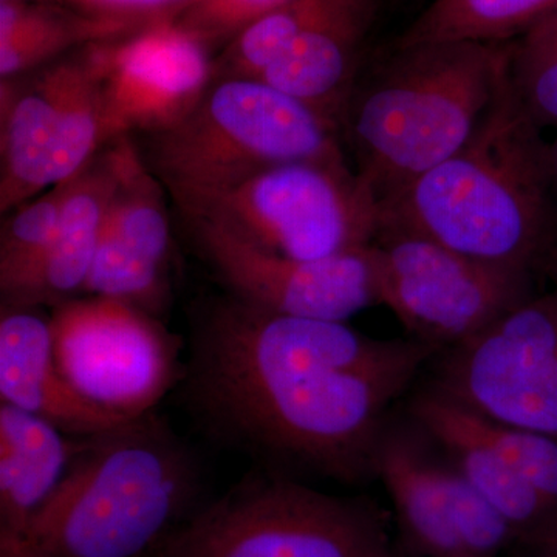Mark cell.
Instances as JSON below:
<instances>
[{"mask_svg": "<svg viewBox=\"0 0 557 557\" xmlns=\"http://www.w3.org/2000/svg\"><path fill=\"white\" fill-rule=\"evenodd\" d=\"M438 354L226 293L190 314L175 397L205 438L262 471L358 485L375 479L388 409Z\"/></svg>", "mask_w": 557, "mask_h": 557, "instance_id": "cell-1", "label": "cell"}, {"mask_svg": "<svg viewBox=\"0 0 557 557\" xmlns=\"http://www.w3.org/2000/svg\"><path fill=\"white\" fill-rule=\"evenodd\" d=\"M507 78L467 145L380 207V228L420 234L531 274L553 242L549 145Z\"/></svg>", "mask_w": 557, "mask_h": 557, "instance_id": "cell-2", "label": "cell"}, {"mask_svg": "<svg viewBox=\"0 0 557 557\" xmlns=\"http://www.w3.org/2000/svg\"><path fill=\"white\" fill-rule=\"evenodd\" d=\"M203 490L200 457L152 410L84 438L54 496L0 557H153Z\"/></svg>", "mask_w": 557, "mask_h": 557, "instance_id": "cell-3", "label": "cell"}, {"mask_svg": "<svg viewBox=\"0 0 557 557\" xmlns=\"http://www.w3.org/2000/svg\"><path fill=\"white\" fill-rule=\"evenodd\" d=\"M509 53L508 42L395 47L351 97L357 175L379 207L467 145L507 78Z\"/></svg>", "mask_w": 557, "mask_h": 557, "instance_id": "cell-4", "label": "cell"}, {"mask_svg": "<svg viewBox=\"0 0 557 557\" xmlns=\"http://www.w3.org/2000/svg\"><path fill=\"white\" fill-rule=\"evenodd\" d=\"M333 121L259 79L211 84L185 119L152 132L150 170L175 201L299 161H346Z\"/></svg>", "mask_w": 557, "mask_h": 557, "instance_id": "cell-5", "label": "cell"}, {"mask_svg": "<svg viewBox=\"0 0 557 557\" xmlns=\"http://www.w3.org/2000/svg\"><path fill=\"white\" fill-rule=\"evenodd\" d=\"M163 557H398L375 502L322 493L258 469L203 502L161 545Z\"/></svg>", "mask_w": 557, "mask_h": 557, "instance_id": "cell-6", "label": "cell"}, {"mask_svg": "<svg viewBox=\"0 0 557 557\" xmlns=\"http://www.w3.org/2000/svg\"><path fill=\"white\" fill-rule=\"evenodd\" d=\"M182 212L218 220L240 239L289 259H324L373 244L375 197L346 161L277 164L194 199Z\"/></svg>", "mask_w": 557, "mask_h": 557, "instance_id": "cell-7", "label": "cell"}, {"mask_svg": "<svg viewBox=\"0 0 557 557\" xmlns=\"http://www.w3.org/2000/svg\"><path fill=\"white\" fill-rule=\"evenodd\" d=\"M50 324L61 375L90 405L121 420L152 412L182 380V338L132 304L69 299L53 307Z\"/></svg>", "mask_w": 557, "mask_h": 557, "instance_id": "cell-8", "label": "cell"}, {"mask_svg": "<svg viewBox=\"0 0 557 557\" xmlns=\"http://www.w3.org/2000/svg\"><path fill=\"white\" fill-rule=\"evenodd\" d=\"M380 304L409 338L456 347L531 296V274L482 262L438 242L384 226L372 244Z\"/></svg>", "mask_w": 557, "mask_h": 557, "instance_id": "cell-9", "label": "cell"}, {"mask_svg": "<svg viewBox=\"0 0 557 557\" xmlns=\"http://www.w3.org/2000/svg\"><path fill=\"white\" fill-rule=\"evenodd\" d=\"M431 386L479 416L557 438V285L440 351Z\"/></svg>", "mask_w": 557, "mask_h": 557, "instance_id": "cell-10", "label": "cell"}, {"mask_svg": "<svg viewBox=\"0 0 557 557\" xmlns=\"http://www.w3.org/2000/svg\"><path fill=\"white\" fill-rule=\"evenodd\" d=\"M108 139L95 60L2 86V212L78 175Z\"/></svg>", "mask_w": 557, "mask_h": 557, "instance_id": "cell-11", "label": "cell"}, {"mask_svg": "<svg viewBox=\"0 0 557 557\" xmlns=\"http://www.w3.org/2000/svg\"><path fill=\"white\" fill-rule=\"evenodd\" d=\"M185 214L194 248L226 293L288 317L346 322L380 304L372 245L324 259L263 251L218 220Z\"/></svg>", "mask_w": 557, "mask_h": 557, "instance_id": "cell-12", "label": "cell"}, {"mask_svg": "<svg viewBox=\"0 0 557 557\" xmlns=\"http://www.w3.org/2000/svg\"><path fill=\"white\" fill-rule=\"evenodd\" d=\"M104 108L106 134L159 132L196 108L211 86V65L189 33L157 28L109 57L95 60Z\"/></svg>", "mask_w": 557, "mask_h": 557, "instance_id": "cell-13", "label": "cell"}, {"mask_svg": "<svg viewBox=\"0 0 557 557\" xmlns=\"http://www.w3.org/2000/svg\"><path fill=\"white\" fill-rule=\"evenodd\" d=\"M171 230L156 183L127 145L83 293L157 314L168 300Z\"/></svg>", "mask_w": 557, "mask_h": 557, "instance_id": "cell-14", "label": "cell"}, {"mask_svg": "<svg viewBox=\"0 0 557 557\" xmlns=\"http://www.w3.org/2000/svg\"><path fill=\"white\" fill-rule=\"evenodd\" d=\"M428 435L386 423L375 454V479L386 487L403 537L423 557H469L458 531L463 475L429 448Z\"/></svg>", "mask_w": 557, "mask_h": 557, "instance_id": "cell-15", "label": "cell"}, {"mask_svg": "<svg viewBox=\"0 0 557 557\" xmlns=\"http://www.w3.org/2000/svg\"><path fill=\"white\" fill-rule=\"evenodd\" d=\"M0 403L42 418L73 437L126 423L90 405L64 380L54 359L50 318L36 307H2Z\"/></svg>", "mask_w": 557, "mask_h": 557, "instance_id": "cell-16", "label": "cell"}, {"mask_svg": "<svg viewBox=\"0 0 557 557\" xmlns=\"http://www.w3.org/2000/svg\"><path fill=\"white\" fill-rule=\"evenodd\" d=\"M127 143L120 139L104 159L90 161L70 178L53 244L27 276L0 293L2 307H57L83 292L106 212L119 188Z\"/></svg>", "mask_w": 557, "mask_h": 557, "instance_id": "cell-17", "label": "cell"}, {"mask_svg": "<svg viewBox=\"0 0 557 557\" xmlns=\"http://www.w3.org/2000/svg\"><path fill=\"white\" fill-rule=\"evenodd\" d=\"M408 409L410 421L442 448L480 496L507 519L519 542L527 544L555 520V511L541 494L512 471L483 437L472 410L431 386L416 392Z\"/></svg>", "mask_w": 557, "mask_h": 557, "instance_id": "cell-18", "label": "cell"}, {"mask_svg": "<svg viewBox=\"0 0 557 557\" xmlns=\"http://www.w3.org/2000/svg\"><path fill=\"white\" fill-rule=\"evenodd\" d=\"M84 438L0 403V548L20 541L49 504Z\"/></svg>", "mask_w": 557, "mask_h": 557, "instance_id": "cell-19", "label": "cell"}, {"mask_svg": "<svg viewBox=\"0 0 557 557\" xmlns=\"http://www.w3.org/2000/svg\"><path fill=\"white\" fill-rule=\"evenodd\" d=\"M369 0H359L302 33L259 81L310 106L339 126L354 95L355 60L369 17Z\"/></svg>", "mask_w": 557, "mask_h": 557, "instance_id": "cell-20", "label": "cell"}, {"mask_svg": "<svg viewBox=\"0 0 557 557\" xmlns=\"http://www.w3.org/2000/svg\"><path fill=\"white\" fill-rule=\"evenodd\" d=\"M557 9V0H432L395 47L432 42L504 44Z\"/></svg>", "mask_w": 557, "mask_h": 557, "instance_id": "cell-21", "label": "cell"}, {"mask_svg": "<svg viewBox=\"0 0 557 557\" xmlns=\"http://www.w3.org/2000/svg\"><path fill=\"white\" fill-rule=\"evenodd\" d=\"M508 83L539 129L557 127V9L511 44Z\"/></svg>", "mask_w": 557, "mask_h": 557, "instance_id": "cell-22", "label": "cell"}, {"mask_svg": "<svg viewBox=\"0 0 557 557\" xmlns=\"http://www.w3.org/2000/svg\"><path fill=\"white\" fill-rule=\"evenodd\" d=\"M357 2L359 0H295L259 17L245 28L234 69L226 78H258L298 36Z\"/></svg>", "mask_w": 557, "mask_h": 557, "instance_id": "cell-23", "label": "cell"}, {"mask_svg": "<svg viewBox=\"0 0 557 557\" xmlns=\"http://www.w3.org/2000/svg\"><path fill=\"white\" fill-rule=\"evenodd\" d=\"M69 182L53 186L42 197L22 205L5 220L0 233V293L16 285L49 251L58 226Z\"/></svg>", "mask_w": 557, "mask_h": 557, "instance_id": "cell-24", "label": "cell"}, {"mask_svg": "<svg viewBox=\"0 0 557 557\" xmlns=\"http://www.w3.org/2000/svg\"><path fill=\"white\" fill-rule=\"evenodd\" d=\"M474 416L483 437L512 471L541 494L557 518V438L530 429L498 423L478 412Z\"/></svg>", "mask_w": 557, "mask_h": 557, "instance_id": "cell-25", "label": "cell"}, {"mask_svg": "<svg viewBox=\"0 0 557 557\" xmlns=\"http://www.w3.org/2000/svg\"><path fill=\"white\" fill-rule=\"evenodd\" d=\"M295 0H211L209 11L218 20L236 22L251 20L249 24L265 16L271 11L282 9Z\"/></svg>", "mask_w": 557, "mask_h": 557, "instance_id": "cell-26", "label": "cell"}, {"mask_svg": "<svg viewBox=\"0 0 557 557\" xmlns=\"http://www.w3.org/2000/svg\"><path fill=\"white\" fill-rule=\"evenodd\" d=\"M528 547L544 555L557 556V518L544 531L527 542Z\"/></svg>", "mask_w": 557, "mask_h": 557, "instance_id": "cell-27", "label": "cell"}, {"mask_svg": "<svg viewBox=\"0 0 557 557\" xmlns=\"http://www.w3.org/2000/svg\"><path fill=\"white\" fill-rule=\"evenodd\" d=\"M101 3H108L113 7H124V9H152V7L168 5L175 0H98Z\"/></svg>", "mask_w": 557, "mask_h": 557, "instance_id": "cell-28", "label": "cell"}, {"mask_svg": "<svg viewBox=\"0 0 557 557\" xmlns=\"http://www.w3.org/2000/svg\"><path fill=\"white\" fill-rule=\"evenodd\" d=\"M549 159H552L553 178L557 182V138L549 145Z\"/></svg>", "mask_w": 557, "mask_h": 557, "instance_id": "cell-29", "label": "cell"}, {"mask_svg": "<svg viewBox=\"0 0 557 557\" xmlns=\"http://www.w3.org/2000/svg\"><path fill=\"white\" fill-rule=\"evenodd\" d=\"M533 557H557L555 555H544V553H537L536 556H533Z\"/></svg>", "mask_w": 557, "mask_h": 557, "instance_id": "cell-30", "label": "cell"}, {"mask_svg": "<svg viewBox=\"0 0 557 557\" xmlns=\"http://www.w3.org/2000/svg\"><path fill=\"white\" fill-rule=\"evenodd\" d=\"M153 557H163V556H160V555H156V556H153Z\"/></svg>", "mask_w": 557, "mask_h": 557, "instance_id": "cell-31", "label": "cell"}, {"mask_svg": "<svg viewBox=\"0 0 557 557\" xmlns=\"http://www.w3.org/2000/svg\"><path fill=\"white\" fill-rule=\"evenodd\" d=\"M3 2H5V0H3Z\"/></svg>", "mask_w": 557, "mask_h": 557, "instance_id": "cell-32", "label": "cell"}]
</instances>
